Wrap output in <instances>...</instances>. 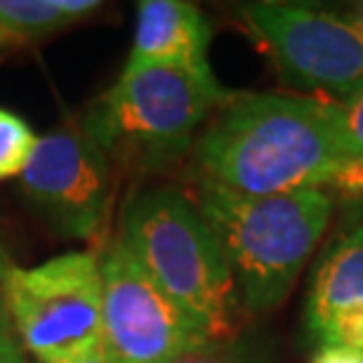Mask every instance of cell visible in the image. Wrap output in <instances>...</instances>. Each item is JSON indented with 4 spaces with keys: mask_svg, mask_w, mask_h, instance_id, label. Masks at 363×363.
<instances>
[{
    "mask_svg": "<svg viewBox=\"0 0 363 363\" xmlns=\"http://www.w3.org/2000/svg\"><path fill=\"white\" fill-rule=\"evenodd\" d=\"M201 177L245 196L323 189L347 161L337 104L279 92H234L194 142Z\"/></svg>",
    "mask_w": 363,
    "mask_h": 363,
    "instance_id": "1",
    "label": "cell"
},
{
    "mask_svg": "<svg viewBox=\"0 0 363 363\" xmlns=\"http://www.w3.org/2000/svg\"><path fill=\"white\" fill-rule=\"evenodd\" d=\"M194 203L227 257L241 304L250 311H269L286 300L335 206L325 189L245 196L203 177Z\"/></svg>",
    "mask_w": 363,
    "mask_h": 363,
    "instance_id": "2",
    "label": "cell"
},
{
    "mask_svg": "<svg viewBox=\"0 0 363 363\" xmlns=\"http://www.w3.org/2000/svg\"><path fill=\"white\" fill-rule=\"evenodd\" d=\"M118 238L210 340H234L243 307L241 295L194 199L175 186L133 196L123 210Z\"/></svg>",
    "mask_w": 363,
    "mask_h": 363,
    "instance_id": "3",
    "label": "cell"
},
{
    "mask_svg": "<svg viewBox=\"0 0 363 363\" xmlns=\"http://www.w3.org/2000/svg\"><path fill=\"white\" fill-rule=\"evenodd\" d=\"M231 97L224 85H208L172 67L123 69L78 123L108 161L163 170L194 149L206 121Z\"/></svg>",
    "mask_w": 363,
    "mask_h": 363,
    "instance_id": "4",
    "label": "cell"
},
{
    "mask_svg": "<svg viewBox=\"0 0 363 363\" xmlns=\"http://www.w3.org/2000/svg\"><path fill=\"white\" fill-rule=\"evenodd\" d=\"M7 309L24 354L38 363L83 357L101 347L99 252L71 250L35 267H12Z\"/></svg>",
    "mask_w": 363,
    "mask_h": 363,
    "instance_id": "5",
    "label": "cell"
},
{
    "mask_svg": "<svg viewBox=\"0 0 363 363\" xmlns=\"http://www.w3.org/2000/svg\"><path fill=\"white\" fill-rule=\"evenodd\" d=\"M99 269L101 350L113 363H168L213 342L118 236L99 252Z\"/></svg>",
    "mask_w": 363,
    "mask_h": 363,
    "instance_id": "6",
    "label": "cell"
},
{
    "mask_svg": "<svg viewBox=\"0 0 363 363\" xmlns=\"http://www.w3.org/2000/svg\"><path fill=\"white\" fill-rule=\"evenodd\" d=\"M238 17L290 85L352 94L363 85V28L352 14L293 3H248Z\"/></svg>",
    "mask_w": 363,
    "mask_h": 363,
    "instance_id": "7",
    "label": "cell"
},
{
    "mask_svg": "<svg viewBox=\"0 0 363 363\" xmlns=\"http://www.w3.org/2000/svg\"><path fill=\"white\" fill-rule=\"evenodd\" d=\"M19 189L57 236L90 241L108 215L111 161L81 123H71L38 137Z\"/></svg>",
    "mask_w": 363,
    "mask_h": 363,
    "instance_id": "8",
    "label": "cell"
},
{
    "mask_svg": "<svg viewBox=\"0 0 363 363\" xmlns=\"http://www.w3.org/2000/svg\"><path fill=\"white\" fill-rule=\"evenodd\" d=\"M210 28L199 5L184 0L137 3L133 48L123 69L172 67L208 85H222L210 64Z\"/></svg>",
    "mask_w": 363,
    "mask_h": 363,
    "instance_id": "9",
    "label": "cell"
},
{
    "mask_svg": "<svg viewBox=\"0 0 363 363\" xmlns=\"http://www.w3.org/2000/svg\"><path fill=\"white\" fill-rule=\"evenodd\" d=\"M347 311H363V224L318 264L304 314L309 335L316 337L330 318Z\"/></svg>",
    "mask_w": 363,
    "mask_h": 363,
    "instance_id": "10",
    "label": "cell"
},
{
    "mask_svg": "<svg viewBox=\"0 0 363 363\" xmlns=\"http://www.w3.org/2000/svg\"><path fill=\"white\" fill-rule=\"evenodd\" d=\"M97 0H0V45H28L99 12Z\"/></svg>",
    "mask_w": 363,
    "mask_h": 363,
    "instance_id": "11",
    "label": "cell"
},
{
    "mask_svg": "<svg viewBox=\"0 0 363 363\" xmlns=\"http://www.w3.org/2000/svg\"><path fill=\"white\" fill-rule=\"evenodd\" d=\"M38 137L24 116L0 106V182L19 179Z\"/></svg>",
    "mask_w": 363,
    "mask_h": 363,
    "instance_id": "12",
    "label": "cell"
},
{
    "mask_svg": "<svg viewBox=\"0 0 363 363\" xmlns=\"http://www.w3.org/2000/svg\"><path fill=\"white\" fill-rule=\"evenodd\" d=\"M337 118H340V133H342L345 156L347 158L361 156L363 154V85L340 101Z\"/></svg>",
    "mask_w": 363,
    "mask_h": 363,
    "instance_id": "13",
    "label": "cell"
},
{
    "mask_svg": "<svg viewBox=\"0 0 363 363\" xmlns=\"http://www.w3.org/2000/svg\"><path fill=\"white\" fill-rule=\"evenodd\" d=\"M323 189L333 196V201L337 199L345 206L357 208L363 206V154L347 158Z\"/></svg>",
    "mask_w": 363,
    "mask_h": 363,
    "instance_id": "14",
    "label": "cell"
},
{
    "mask_svg": "<svg viewBox=\"0 0 363 363\" xmlns=\"http://www.w3.org/2000/svg\"><path fill=\"white\" fill-rule=\"evenodd\" d=\"M168 363H255L250 359V354L243 350V347L231 342H213L196 347L191 352H184L179 357L170 359Z\"/></svg>",
    "mask_w": 363,
    "mask_h": 363,
    "instance_id": "15",
    "label": "cell"
},
{
    "mask_svg": "<svg viewBox=\"0 0 363 363\" xmlns=\"http://www.w3.org/2000/svg\"><path fill=\"white\" fill-rule=\"evenodd\" d=\"M12 267H14L12 255L5 245V238L0 236V345L17 337L14 335V328H12L10 309H7V279H10Z\"/></svg>",
    "mask_w": 363,
    "mask_h": 363,
    "instance_id": "16",
    "label": "cell"
},
{
    "mask_svg": "<svg viewBox=\"0 0 363 363\" xmlns=\"http://www.w3.org/2000/svg\"><path fill=\"white\" fill-rule=\"evenodd\" d=\"M311 363H363V352L340 350V347H321Z\"/></svg>",
    "mask_w": 363,
    "mask_h": 363,
    "instance_id": "17",
    "label": "cell"
},
{
    "mask_svg": "<svg viewBox=\"0 0 363 363\" xmlns=\"http://www.w3.org/2000/svg\"><path fill=\"white\" fill-rule=\"evenodd\" d=\"M0 363H26V354L17 337L0 345Z\"/></svg>",
    "mask_w": 363,
    "mask_h": 363,
    "instance_id": "18",
    "label": "cell"
},
{
    "mask_svg": "<svg viewBox=\"0 0 363 363\" xmlns=\"http://www.w3.org/2000/svg\"><path fill=\"white\" fill-rule=\"evenodd\" d=\"M57 363H113V361L106 357V352L101 350V347H97V350L83 354V357H76V359H69V361H57Z\"/></svg>",
    "mask_w": 363,
    "mask_h": 363,
    "instance_id": "19",
    "label": "cell"
},
{
    "mask_svg": "<svg viewBox=\"0 0 363 363\" xmlns=\"http://www.w3.org/2000/svg\"><path fill=\"white\" fill-rule=\"evenodd\" d=\"M352 17L357 19V24L363 28V7H361V10H357V12H352Z\"/></svg>",
    "mask_w": 363,
    "mask_h": 363,
    "instance_id": "20",
    "label": "cell"
},
{
    "mask_svg": "<svg viewBox=\"0 0 363 363\" xmlns=\"http://www.w3.org/2000/svg\"><path fill=\"white\" fill-rule=\"evenodd\" d=\"M0 50H3V45H0Z\"/></svg>",
    "mask_w": 363,
    "mask_h": 363,
    "instance_id": "21",
    "label": "cell"
}]
</instances>
